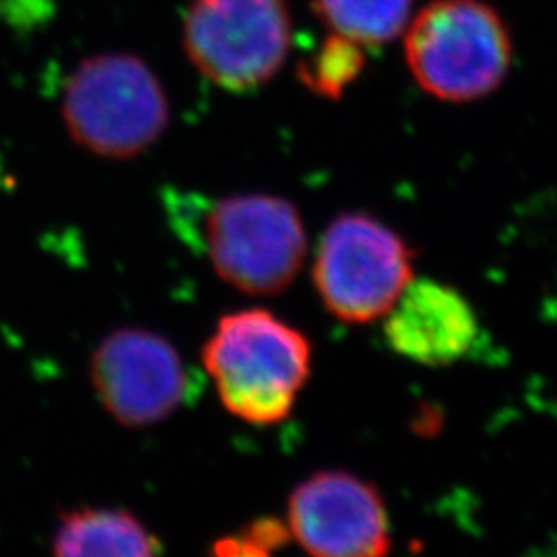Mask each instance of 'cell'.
<instances>
[{"instance_id":"6da1fadb","label":"cell","mask_w":557,"mask_h":557,"mask_svg":"<svg viewBox=\"0 0 557 557\" xmlns=\"http://www.w3.org/2000/svg\"><path fill=\"white\" fill-rule=\"evenodd\" d=\"M202 363L227 413L250 425L289 418L310 379L312 345L269 310L225 314L202 347Z\"/></svg>"},{"instance_id":"7a4b0ae2","label":"cell","mask_w":557,"mask_h":557,"mask_svg":"<svg viewBox=\"0 0 557 557\" xmlns=\"http://www.w3.org/2000/svg\"><path fill=\"white\" fill-rule=\"evenodd\" d=\"M515 59L510 27L485 0H432L405 29V60L419 87L450 103L498 91Z\"/></svg>"},{"instance_id":"3957f363","label":"cell","mask_w":557,"mask_h":557,"mask_svg":"<svg viewBox=\"0 0 557 557\" xmlns=\"http://www.w3.org/2000/svg\"><path fill=\"white\" fill-rule=\"evenodd\" d=\"M64 126L85 151L131 160L156 145L170 124L158 75L143 60L108 52L83 60L62 96Z\"/></svg>"},{"instance_id":"277c9868","label":"cell","mask_w":557,"mask_h":557,"mask_svg":"<svg viewBox=\"0 0 557 557\" xmlns=\"http://www.w3.org/2000/svg\"><path fill=\"white\" fill-rule=\"evenodd\" d=\"M413 250L384 221L343 213L320 236L312 281L322 306L347 324L384 319L413 281Z\"/></svg>"},{"instance_id":"5b68a950","label":"cell","mask_w":557,"mask_h":557,"mask_svg":"<svg viewBox=\"0 0 557 557\" xmlns=\"http://www.w3.org/2000/svg\"><path fill=\"white\" fill-rule=\"evenodd\" d=\"M205 250L218 277L234 289L277 296L298 277L308 238L294 202L275 195H236L209 209Z\"/></svg>"},{"instance_id":"8992f818","label":"cell","mask_w":557,"mask_h":557,"mask_svg":"<svg viewBox=\"0 0 557 557\" xmlns=\"http://www.w3.org/2000/svg\"><path fill=\"white\" fill-rule=\"evenodd\" d=\"M285 0H193L184 50L202 77L227 91H250L277 75L292 50Z\"/></svg>"},{"instance_id":"52a82bcc","label":"cell","mask_w":557,"mask_h":557,"mask_svg":"<svg viewBox=\"0 0 557 557\" xmlns=\"http://www.w3.org/2000/svg\"><path fill=\"white\" fill-rule=\"evenodd\" d=\"M101 407L124 428H149L176 413L190 393L178 349L153 331L119 329L101 338L89 363Z\"/></svg>"},{"instance_id":"ba28073f","label":"cell","mask_w":557,"mask_h":557,"mask_svg":"<svg viewBox=\"0 0 557 557\" xmlns=\"http://www.w3.org/2000/svg\"><path fill=\"white\" fill-rule=\"evenodd\" d=\"M287 529L319 557H380L393 547L391 518L379 490L347 471H319L287 499Z\"/></svg>"},{"instance_id":"9c48e42d","label":"cell","mask_w":557,"mask_h":557,"mask_svg":"<svg viewBox=\"0 0 557 557\" xmlns=\"http://www.w3.org/2000/svg\"><path fill=\"white\" fill-rule=\"evenodd\" d=\"M478 337V314L469 299L434 278L413 277L384 317L388 347L423 366L455 363Z\"/></svg>"},{"instance_id":"30bf717a","label":"cell","mask_w":557,"mask_h":557,"mask_svg":"<svg viewBox=\"0 0 557 557\" xmlns=\"http://www.w3.org/2000/svg\"><path fill=\"white\" fill-rule=\"evenodd\" d=\"M52 552L60 557L158 556L161 539L124 508H79L60 517L52 537Z\"/></svg>"},{"instance_id":"8fae6325","label":"cell","mask_w":557,"mask_h":557,"mask_svg":"<svg viewBox=\"0 0 557 557\" xmlns=\"http://www.w3.org/2000/svg\"><path fill=\"white\" fill-rule=\"evenodd\" d=\"M416 0H312V9L333 34L361 48H380L405 34Z\"/></svg>"},{"instance_id":"7c38bea8","label":"cell","mask_w":557,"mask_h":557,"mask_svg":"<svg viewBox=\"0 0 557 557\" xmlns=\"http://www.w3.org/2000/svg\"><path fill=\"white\" fill-rule=\"evenodd\" d=\"M363 50L366 48L356 41L333 34L322 41L310 59L299 64V79L317 96L331 100L341 98L345 89L358 79L366 64Z\"/></svg>"},{"instance_id":"4fadbf2b","label":"cell","mask_w":557,"mask_h":557,"mask_svg":"<svg viewBox=\"0 0 557 557\" xmlns=\"http://www.w3.org/2000/svg\"><path fill=\"white\" fill-rule=\"evenodd\" d=\"M292 539L285 522L275 518H262L250 527L234 533L232 537L215 543V554L221 556H267L283 547Z\"/></svg>"}]
</instances>
